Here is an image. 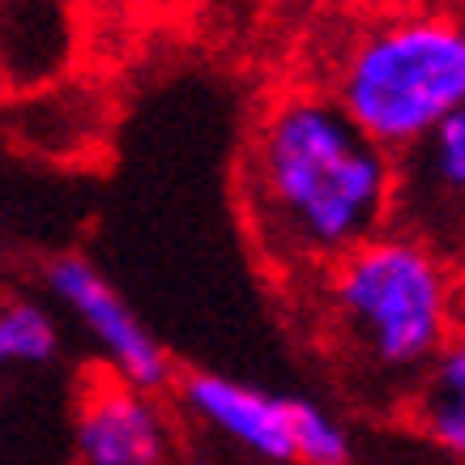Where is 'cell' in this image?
I'll use <instances>...</instances> for the list:
<instances>
[{
  "label": "cell",
  "instance_id": "obj_3",
  "mask_svg": "<svg viewBox=\"0 0 465 465\" xmlns=\"http://www.w3.org/2000/svg\"><path fill=\"white\" fill-rule=\"evenodd\" d=\"M333 103L389 154H406L465 103V30L440 9H381L346 43Z\"/></svg>",
  "mask_w": 465,
  "mask_h": 465
},
{
  "label": "cell",
  "instance_id": "obj_9",
  "mask_svg": "<svg viewBox=\"0 0 465 465\" xmlns=\"http://www.w3.org/2000/svg\"><path fill=\"white\" fill-rule=\"evenodd\" d=\"M414 154L427 158V183L444 197V205H457L465 193V112L461 107L444 115L423 142L414 145Z\"/></svg>",
  "mask_w": 465,
  "mask_h": 465
},
{
  "label": "cell",
  "instance_id": "obj_5",
  "mask_svg": "<svg viewBox=\"0 0 465 465\" xmlns=\"http://www.w3.org/2000/svg\"><path fill=\"white\" fill-rule=\"evenodd\" d=\"M73 444L85 465H163L175 440L154 393L112 376L85 384L73 419Z\"/></svg>",
  "mask_w": 465,
  "mask_h": 465
},
{
  "label": "cell",
  "instance_id": "obj_6",
  "mask_svg": "<svg viewBox=\"0 0 465 465\" xmlns=\"http://www.w3.org/2000/svg\"><path fill=\"white\" fill-rule=\"evenodd\" d=\"M180 397L197 423L231 440L248 457L273 465L295 461V431H291L295 397H273L265 389H256V384L213 376V371L183 376Z\"/></svg>",
  "mask_w": 465,
  "mask_h": 465
},
{
  "label": "cell",
  "instance_id": "obj_10",
  "mask_svg": "<svg viewBox=\"0 0 465 465\" xmlns=\"http://www.w3.org/2000/svg\"><path fill=\"white\" fill-rule=\"evenodd\" d=\"M291 431H295V461H303V465H346L351 461V440H346L338 419H329L321 406L295 397Z\"/></svg>",
  "mask_w": 465,
  "mask_h": 465
},
{
  "label": "cell",
  "instance_id": "obj_11",
  "mask_svg": "<svg viewBox=\"0 0 465 465\" xmlns=\"http://www.w3.org/2000/svg\"><path fill=\"white\" fill-rule=\"evenodd\" d=\"M321 5H333V9H359V14H381V9H393V5H406V0H321Z\"/></svg>",
  "mask_w": 465,
  "mask_h": 465
},
{
  "label": "cell",
  "instance_id": "obj_7",
  "mask_svg": "<svg viewBox=\"0 0 465 465\" xmlns=\"http://www.w3.org/2000/svg\"><path fill=\"white\" fill-rule=\"evenodd\" d=\"M427 393L419 401V423L427 440L449 457L465 452V351L461 341H449L444 351L423 367Z\"/></svg>",
  "mask_w": 465,
  "mask_h": 465
},
{
  "label": "cell",
  "instance_id": "obj_2",
  "mask_svg": "<svg viewBox=\"0 0 465 465\" xmlns=\"http://www.w3.org/2000/svg\"><path fill=\"white\" fill-rule=\"evenodd\" d=\"M329 269V316L376 376H423L457 333L449 256L414 231L384 226Z\"/></svg>",
  "mask_w": 465,
  "mask_h": 465
},
{
  "label": "cell",
  "instance_id": "obj_8",
  "mask_svg": "<svg viewBox=\"0 0 465 465\" xmlns=\"http://www.w3.org/2000/svg\"><path fill=\"white\" fill-rule=\"evenodd\" d=\"M60 354L56 316L35 299L0 303V371L14 367H43Z\"/></svg>",
  "mask_w": 465,
  "mask_h": 465
},
{
  "label": "cell",
  "instance_id": "obj_4",
  "mask_svg": "<svg viewBox=\"0 0 465 465\" xmlns=\"http://www.w3.org/2000/svg\"><path fill=\"white\" fill-rule=\"evenodd\" d=\"M47 286L64 308L85 324V333L99 341L115 376L142 384L150 393H163L171 384V354L163 341L137 321L128 299L107 282V273L90 265L85 256H60L47 269Z\"/></svg>",
  "mask_w": 465,
  "mask_h": 465
},
{
  "label": "cell",
  "instance_id": "obj_1",
  "mask_svg": "<svg viewBox=\"0 0 465 465\" xmlns=\"http://www.w3.org/2000/svg\"><path fill=\"white\" fill-rule=\"evenodd\" d=\"M401 175L333 99L295 94L256 128L248 205L261 243L282 265L324 269L393 226Z\"/></svg>",
  "mask_w": 465,
  "mask_h": 465
}]
</instances>
